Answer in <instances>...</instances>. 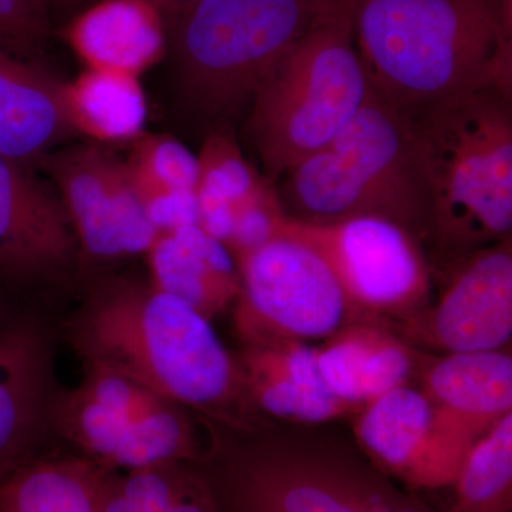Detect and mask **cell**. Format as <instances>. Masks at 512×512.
I'll use <instances>...</instances> for the list:
<instances>
[{"label":"cell","instance_id":"cell-1","mask_svg":"<svg viewBox=\"0 0 512 512\" xmlns=\"http://www.w3.org/2000/svg\"><path fill=\"white\" fill-rule=\"evenodd\" d=\"M66 332L83 363L117 370L202 420L254 427L235 357L211 320L150 282H100Z\"/></svg>","mask_w":512,"mask_h":512},{"label":"cell","instance_id":"cell-2","mask_svg":"<svg viewBox=\"0 0 512 512\" xmlns=\"http://www.w3.org/2000/svg\"><path fill=\"white\" fill-rule=\"evenodd\" d=\"M370 90L410 121L478 90L512 96V0H356Z\"/></svg>","mask_w":512,"mask_h":512},{"label":"cell","instance_id":"cell-3","mask_svg":"<svg viewBox=\"0 0 512 512\" xmlns=\"http://www.w3.org/2000/svg\"><path fill=\"white\" fill-rule=\"evenodd\" d=\"M430 198L433 275L512 238V96L478 90L412 121Z\"/></svg>","mask_w":512,"mask_h":512},{"label":"cell","instance_id":"cell-4","mask_svg":"<svg viewBox=\"0 0 512 512\" xmlns=\"http://www.w3.org/2000/svg\"><path fill=\"white\" fill-rule=\"evenodd\" d=\"M275 185L292 220L328 224L380 217L402 225L426 251L429 188L413 123L373 92L338 136Z\"/></svg>","mask_w":512,"mask_h":512},{"label":"cell","instance_id":"cell-5","mask_svg":"<svg viewBox=\"0 0 512 512\" xmlns=\"http://www.w3.org/2000/svg\"><path fill=\"white\" fill-rule=\"evenodd\" d=\"M355 3L302 37L252 94L248 134L271 183L338 136L372 92L353 37Z\"/></svg>","mask_w":512,"mask_h":512},{"label":"cell","instance_id":"cell-6","mask_svg":"<svg viewBox=\"0 0 512 512\" xmlns=\"http://www.w3.org/2000/svg\"><path fill=\"white\" fill-rule=\"evenodd\" d=\"M352 2L197 0L171 26L185 96L205 116H235L288 50Z\"/></svg>","mask_w":512,"mask_h":512},{"label":"cell","instance_id":"cell-7","mask_svg":"<svg viewBox=\"0 0 512 512\" xmlns=\"http://www.w3.org/2000/svg\"><path fill=\"white\" fill-rule=\"evenodd\" d=\"M82 382L57 392L52 431L107 471L197 463L205 446L194 413L123 373L83 363Z\"/></svg>","mask_w":512,"mask_h":512},{"label":"cell","instance_id":"cell-8","mask_svg":"<svg viewBox=\"0 0 512 512\" xmlns=\"http://www.w3.org/2000/svg\"><path fill=\"white\" fill-rule=\"evenodd\" d=\"M315 249L357 320L389 323L426 308L433 271L419 239L380 217L313 224L286 218L281 231Z\"/></svg>","mask_w":512,"mask_h":512},{"label":"cell","instance_id":"cell-9","mask_svg":"<svg viewBox=\"0 0 512 512\" xmlns=\"http://www.w3.org/2000/svg\"><path fill=\"white\" fill-rule=\"evenodd\" d=\"M235 329L242 345L328 339L359 322L332 269L305 242L279 232L237 261Z\"/></svg>","mask_w":512,"mask_h":512},{"label":"cell","instance_id":"cell-10","mask_svg":"<svg viewBox=\"0 0 512 512\" xmlns=\"http://www.w3.org/2000/svg\"><path fill=\"white\" fill-rule=\"evenodd\" d=\"M207 446L195 463L220 512H362L312 448L205 421Z\"/></svg>","mask_w":512,"mask_h":512},{"label":"cell","instance_id":"cell-11","mask_svg":"<svg viewBox=\"0 0 512 512\" xmlns=\"http://www.w3.org/2000/svg\"><path fill=\"white\" fill-rule=\"evenodd\" d=\"M436 305L387 323L410 345L446 353L507 349L512 338V238L448 266Z\"/></svg>","mask_w":512,"mask_h":512},{"label":"cell","instance_id":"cell-12","mask_svg":"<svg viewBox=\"0 0 512 512\" xmlns=\"http://www.w3.org/2000/svg\"><path fill=\"white\" fill-rule=\"evenodd\" d=\"M47 168L84 254L103 262L146 254L158 231L126 163L106 148L82 146L50 157Z\"/></svg>","mask_w":512,"mask_h":512},{"label":"cell","instance_id":"cell-13","mask_svg":"<svg viewBox=\"0 0 512 512\" xmlns=\"http://www.w3.org/2000/svg\"><path fill=\"white\" fill-rule=\"evenodd\" d=\"M353 431L372 466L410 487H451L473 441L437 417L423 390L404 384L360 410Z\"/></svg>","mask_w":512,"mask_h":512},{"label":"cell","instance_id":"cell-14","mask_svg":"<svg viewBox=\"0 0 512 512\" xmlns=\"http://www.w3.org/2000/svg\"><path fill=\"white\" fill-rule=\"evenodd\" d=\"M57 392L49 332L30 319L0 328V481L37 456Z\"/></svg>","mask_w":512,"mask_h":512},{"label":"cell","instance_id":"cell-15","mask_svg":"<svg viewBox=\"0 0 512 512\" xmlns=\"http://www.w3.org/2000/svg\"><path fill=\"white\" fill-rule=\"evenodd\" d=\"M235 357L252 416L318 424L357 413L330 392L320 375L318 346L295 339L242 345Z\"/></svg>","mask_w":512,"mask_h":512},{"label":"cell","instance_id":"cell-16","mask_svg":"<svg viewBox=\"0 0 512 512\" xmlns=\"http://www.w3.org/2000/svg\"><path fill=\"white\" fill-rule=\"evenodd\" d=\"M77 252L69 215L25 165L0 154V274L62 271Z\"/></svg>","mask_w":512,"mask_h":512},{"label":"cell","instance_id":"cell-17","mask_svg":"<svg viewBox=\"0 0 512 512\" xmlns=\"http://www.w3.org/2000/svg\"><path fill=\"white\" fill-rule=\"evenodd\" d=\"M423 393L447 426L477 441L512 412L510 349L424 356Z\"/></svg>","mask_w":512,"mask_h":512},{"label":"cell","instance_id":"cell-18","mask_svg":"<svg viewBox=\"0 0 512 512\" xmlns=\"http://www.w3.org/2000/svg\"><path fill=\"white\" fill-rule=\"evenodd\" d=\"M423 359L410 343L373 320L349 323L318 346L326 386L357 413L384 393L410 384Z\"/></svg>","mask_w":512,"mask_h":512},{"label":"cell","instance_id":"cell-19","mask_svg":"<svg viewBox=\"0 0 512 512\" xmlns=\"http://www.w3.org/2000/svg\"><path fill=\"white\" fill-rule=\"evenodd\" d=\"M167 28L153 0H100L70 23L66 39L86 69L140 77L163 59Z\"/></svg>","mask_w":512,"mask_h":512},{"label":"cell","instance_id":"cell-20","mask_svg":"<svg viewBox=\"0 0 512 512\" xmlns=\"http://www.w3.org/2000/svg\"><path fill=\"white\" fill-rule=\"evenodd\" d=\"M150 284L212 320L237 301L241 278L229 249L198 225L158 232L146 252Z\"/></svg>","mask_w":512,"mask_h":512},{"label":"cell","instance_id":"cell-21","mask_svg":"<svg viewBox=\"0 0 512 512\" xmlns=\"http://www.w3.org/2000/svg\"><path fill=\"white\" fill-rule=\"evenodd\" d=\"M62 84L0 47V154L22 165L72 133Z\"/></svg>","mask_w":512,"mask_h":512},{"label":"cell","instance_id":"cell-22","mask_svg":"<svg viewBox=\"0 0 512 512\" xmlns=\"http://www.w3.org/2000/svg\"><path fill=\"white\" fill-rule=\"evenodd\" d=\"M106 474L80 454L33 457L0 481V512H99Z\"/></svg>","mask_w":512,"mask_h":512},{"label":"cell","instance_id":"cell-23","mask_svg":"<svg viewBox=\"0 0 512 512\" xmlns=\"http://www.w3.org/2000/svg\"><path fill=\"white\" fill-rule=\"evenodd\" d=\"M62 99L72 130L100 143L134 141L144 134L147 101L137 76L86 69L62 84Z\"/></svg>","mask_w":512,"mask_h":512},{"label":"cell","instance_id":"cell-24","mask_svg":"<svg viewBox=\"0 0 512 512\" xmlns=\"http://www.w3.org/2000/svg\"><path fill=\"white\" fill-rule=\"evenodd\" d=\"M197 158L198 227L227 247L239 208L266 178L252 167L229 131L217 130L205 138Z\"/></svg>","mask_w":512,"mask_h":512},{"label":"cell","instance_id":"cell-25","mask_svg":"<svg viewBox=\"0 0 512 512\" xmlns=\"http://www.w3.org/2000/svg\"><path fill=\"white\" fill-rule=\"evenodd\" d=\"M451 487L447 512L512 511V412L473 444Z\"/></svg>","mask_w":512,"mask_h":512},{"label":"cell","instance_id":"cell-26","mask_svg":"<svg viewBox=\"0 0 512 512\" xmlns=\"http://www.w3.org/2000/svg\"><path fill=\"white\" fill-rule=\"evenodd\" d=\"M319 463L362 512H439L404 494L377 468L345 450L313 448Z\"/></svg>","mask_w":512,"mask_h":512},{"label":"cell","instance_id":"cell-27","mask_svg":"<svg viewBox=\"0 0 512 512\" xmlns=\"http://www.w3.org/2000/svg\"><path fill=\"white\" fill-rule=\"evenodd\" d=\"M127 164L154 183L195 191L198 158L188 147L167 134H143L133 141Z\"/></svg>","mask_w":512,"mask_h":512},{"label":"cell","instance_id":"cell-28","mask_svg":"<svg viewBox=\"0 0 512 512\" xmlns=\"http://www.w3.org/2000/svg\"><path fill=\"white\" fill-rule=\"evenodd\" d=\"M286 218L288 215L279 201L276 185L266 178L262 187L239 208L227 244L235 262L274 239Z\"/></svg>","mask_w":512,"mask_h":512},{"label":"cell","instance_id":"cell-29","mask_svg":"<svg viewBox=\"0 0 512 512\" xmlns=\"http://www.w3.org/2000/svg\"><path fill=\"white\" fill-rule=\"evenodd\" d=\"M127 164V161H126ZM131 181L136 188L148 220L158 232L198 225V204L195 191L175 190L154 183L127 164Z\"/></svg>","mask_w":512,"mask_h":512},{"label":"cell","instance_id":"cell-30","mask_svg":"<svg viewBox=\"0 0 512 512\" xmlns=\"http://www.w3.org/2000/svg\"><path fill=\"white\" fill-rule=\"evenodd\" d=\"M49 29L45 0H0V37L18 49H32Z\"/></svg>","mask_w":512,"mask_h":512},{"label":"cell","instance_id":"cell-31","mask_svg":"<svg viewBox=\"0 0 512 512\" xmlns=\"http://www.w3.org/2000/svg\"><path fill=\"white\" fill-rule=\"evenodd\" d=\"M154 512H220L195 463L177 494Z\"/></svg>","mask_w":512,"mask_h":512},{"label":"cell","instance_id":"cell-32","mask_svg":"<svg viewBox=\"0 0 512 512\" xmlns=\"http://www.w3.org/2000/svg\"><path fill=\"white\" fill-rule=\"evenodd\" d=\"M171 3H174V5L177 6H188L192 5V3L195 2V0H170Z\"/></svg>","mask_w":512,"mask_h":512},{"label":"cell","instance_id":"cell-33","mask_svg":"<svg viewBox=\"0 0 512 512\" xmlns=\"http://www.w3.org/2000/svg\"><path fill=\"white\" fill-rule=\"evenodd\" d=\"M64 3H76L77 0H62Z\"/></svg>","mask_w":512,"mask_h":512},{"label":"cell","instance_id":"cell-34","mask_svg":"<svg viewBox=\"0 0 512 512\" xmlns=\"http://www.w3.org/2000/svg\"><path fill=\"white\" fill-rule=\"evenodd\" d=\"M2 313H3V311H2V305H0V320H2Z\"/></svg>","mask_w":512,"mask_h":512}]
</instances>
